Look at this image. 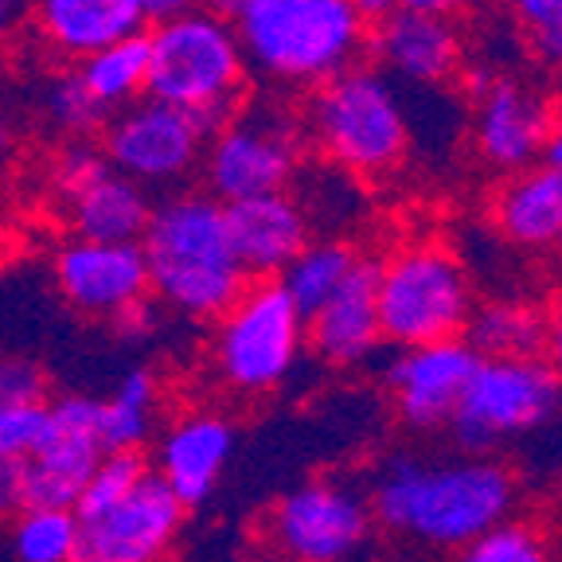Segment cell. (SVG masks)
Segmentation results:
<instances>
[{
	"mask_svg": "<svg viewBox=\"0 0 562 562\" xmlns=\"http://www.w3.org/2000/svg\"><path fill=\"white\" fill-rule=\"evenodd\" d=\"M227 211V235L246 278H273L297 258L308 243V220L297 195L266 192L250 200L223 203Z\"/></svg>",
	"mask_w": 562,
	"mask_h": 562,
	"instance_id": "ac0fdd59",
	"label": "cell"
},
{
	"mask_svg": "<svg viewBox=\"0 0 562 562\" xmlns=\"http://www.w3.org/2000/svg\"><path fill=\"white\" fill-rule=\"evenodd\" d=\"M145 20H165V16H176V12L192 9L195 0H137Z\"/></svg>",
	"mask_w": 562,
	"mask_h": 562,
	"instance_id": "60d3db41",
	"label": "cell"
},
{
	"mask_svg": "<svg viewBox=\"0 0 562 562\" xmlns=\"http://www.w3.org/2000/svg\"><path fill=\"white\" fill-rule=\"evenodd\" d=\"M371 512L351 488L313 481L273 504V543L297 562H344L368 539Z\"/></svg>",
	"mask_w": 562,
	"mask_h": 562,
	"instance_id": "4fadbf2b",
	"label": "cell"
},
{
	"mask_svg": "<svg viewBox=\"0 0 562 562\" xmlns=\"http://www.w3.org/2000/svg\"><path fill=\"white\" fill-rule=\"evenodd\" d=\"M543 351H547V360L559 368L562 375V305L554 308L551 316H547V340H543Z\"/></svg>",
	"mask_w": 562,
	"mask_h": 562,
	"instance_id": "74e56055",
	"label": "cell"
},
{
	"mask_svg": "<svg viewBox=\"0 0 562 562\" xmlns=\"http://www.w3.org/2000/svg\"><path fill=\"white\" fill-rule=\"evenodd\" d=\"M47 403H27V406H0V461L9 457H27L44 430Z\"/></svg>",
	"mask_w": 562,
	"mask_h": 562,
	"instance_id": "836d02e7",
	"label": "cell"
},
{
	"mask_svg": "<svg viewBox=\"0 0 562 562\" xmlns=\"http://www.w3.org/2000/svg\"><path fill=\"white\" fill-rule=\"evenodd\" d=\"M305 125L321 153L351 176L395 172L411 153V117L395 79L360 63L313 87Z\"/></svg>",
	"mask_w": 562,
	"mask_h": 562,
	"instance_id": "5b68a950",
	"label": "cell"
},
{
	"mask_svg": "<svg viewBox=\"0 0 562 562\" xmlns=\"http://www.w3.org/2000/svg\"><path fill=\"white\" fill-rule=\"evenodd\" d=\"M235 449V430L215 414H188L157 446V476L184 501V508H200L223 476V465Z\"/></svg>",
	"mask_w": 562,
	"mask_h": 562,
	"instance_id": "ffe728a7",
	"label": "cell"
},
{
	"mask_svg": "<svg viewBox=\"0 0 562 562\" xmlns=\"http://www.w3.org/2000/svg\"><path fill=\"white\" fill-rule=\"evenodd\" d=\"M24 512V457L0 461V516Z\"/></svg>",
	"mask_w": 562,
	"mask_h": 562,
	"instance_id": "d590c367",
	"label": "cell"
},
{
	"mask_svg": "<svg viewBox=\"0 0 562 562\" xmlns=\"http://www.w3.org/2000/svg\"><path fill=\"white\" fill-rule=\"evenodd\" d=\"M543 160H547V165L562 168V110H554V117H551V133H547Z\"/></svg>",
	"mask_w": 562,
	"mask_h": 562,
	"instance_id": "b9f144b4",
	"label": "cell"
},
{
	"mask_svg": "<svg viewBox=\"0 0 562 562\" xmlns=\"http://www.w3.org/2000/svg\"><path fill=\"white\" fill-rule=\"evenodd\" d=\"M527 47L551 70H562V0H512Z\"/></svg>",
	"mask_w": 562,
	"mask_h": 562,
	"instance_id": "1f68e13d",
	"label": "cell"
},
{
	"mask_svg": "<svg viewBox=\"0 0 562 562\" xmlns=\"http://www.w3.org/2000/svg\"><path fill=\"white\" fill-rule=\"evenodd\" d=\"M27 9H32L27 0H0V44H9Z\"/></svg>",
	"mask_w": 562,
	"mask_h": 562,
	"instance_id": "8d00e7d4",
	"label": "cell"
},
{
	"mask_svg": "<svg viewBox=\"0 0 562 562\" xmlns=\"http://www.w3.org/2000/svg\"><path fill=\"white\" fill-rule=\"evenodd\" d=\"M47 379L44 368L16 351H0V406H27L44 403Z\"/></svg>",
	"mask_w": 562,
	"mask_h": 562,
	"instance_id": "d6a6232c",
	"label": "cell"
},
{
	"mask_svg": "<svg viewBox=\"0 0 562 562\" xmlns=\"http://www.w3.org/2000/svg\"><path fill=\"white\" fill-rule=\"evenodd\" d=\"M356 9H360V16L368 24H375V20H383L386 12L395 9V0H356Z\"/></svg>",
	"mask_w": 562,
	"mask_h": 562,
	"instance_id": "7bdbcfd3",
	"label": "cell"
},
{
	"mask_svg": "<svg viewBox=\"0 0 562 562\" xmlns=\"http://www.w3.org/2000/svg\"><path fill=\"white\" fill-rule=\"evenodd\" d=\"M55 285L70 308L87 316H114L149 297V266L140 243H102L75 235L55 250Z\"/></svg>",
	"mask_w": 562,
	"mask_h": 562,
	"instance_id": "5bb4252c",
	"label": "cell"
},
{
	"mask_svg": "<svg viewBox=\"0 0 562 562\" xmlns=\"http://www.w3.org/2000/svg\"><path fill=\"white\" fill-rule=\"evenodd\" d=\"M461 336L476 356H539L547 340V316L519 301H492L469 313Z\"/></svg>",
	"mask_w": 562,
	"mask_h": 562,
	"instance_id": "cb8c5ba5",
	"label": "cell"
},
{
	"mask_svg": "<svg viewBox=\"0 0 562 562\" xmlns=\"http://www.w3.org/2000/svg\"><path fill=\"white\" fill-rule=\"evenodd\" d=\"M492 220L504 238L527 250L562 243V168L559 165H527L508 172L496 200Z\"/></svg>",
	"mask_w": 562,
	"mask_h": 562,
	"instance_id": "603a6c76",
	"label": "cell"
},
{
	"mask_svg": "<svg viewBox=\"0 0 562 562\" xmlns=\"http://www.w3.org/2000/svg\"><path fill=\"white\" fill-rule=\"evenodd\" d=\"M149 293L192 321H215L246 290V270L227 235V211L215 195L176 192L157 203L140 231Z\"/></svg>",
	"mask_w": 562,
	"mask_h": 562,
	"instance_id": "6da1fadb",
	"label": "cell"
},
{
	"mask_svg": "<svg viewBox=\"0 0 562 562\" xmlns=\"http://www.w3.org/2000/svg\"><path fill=\"white\" fill-rule=\"evenodd\" d=\"M375 262H356L351 273L340 281V290L305 316V340L308 348L333 368H351L363 363L371 351L379 348L383 333H379V308H375Z\"/></svg>",
	"mask_w": 562,
	"mask_h": 562,
	"instance_id": "d6986e66",
	"label": "cell"
},
{
	"mask_svg": "<svg viewBox=\"0 0 562 562\" xmlns=\"http://www.w3.org/2000/svg\"><path fill=\"white\" fill-rule=\"evenodd\" d=\"M562 411V375L543 356H481L449 430L457 446L484 453L501 438L536 430Z\"/></svg>",
	"mask_w": 562,
	"mask_h": 562,
	"instance_id": "9c48e42d",
	"label": "cell"
},
{
	"mask_svg": "<svg viewBox=\"0 0 562 562\" xmlns=\"http://www.w3.org/2000/svg\"><path fill=\"white\" fill-rule=\"evenodd\" d=\"M102 453L98 398L63 395L47 403L44 430L24 457V508H75Z\"/></svg>",
	"mask_w": 562,
	"mask_h": 562,
	"instance_id": "8fae6325",
	"label": "cell"
},
{
	"mask_svg": "<svg viewBox=\"0 0 562 562\" xmlns=\"http://www.w3.org/2000/svg\"><path fill=\"white\" fill-rule=\"evenodd\" d=\"M145 476H149V461H145L140 449H105V453L98 457L94 473L82 484L79 501H75V516L87 519V516H94V512L110 508V504L125 501Z\"/></svg>",
	"mask_w": 562,
	"mask_h": 562,
	"instance_id": "f1b7e54d",
	"label": "cell"
},
{
	"mask_svg": "<svg viewBox=\"0 0 562 562\" xmlns=\"http://www.w3.org/2000/svg\"><path fill=\"white\" fill-rule=\"evenodd\" d=\"M44 117L52 122V130L67 133V137H87L102 125L105 110L94 102V94L87 90V82L75 75H59V79L47 82L44 90Z\"/></svg>",
	"mask_w": 562,
	"mask_h": 562,
	"instance_id": "f546056e",
	"label": "cell"
},
{
	"mask_svg": "<svg viewBox=\"0 0 562 562\" xmlns=\"http://www.w3.org/2000/svg\"><path fill=\"white\" fill-rule=\"evenodd\" d=\"M149 98L188 110L207 137L235 114L246 90V55L231 16L215 9H184L157 20L149 35Z\"/></svg>",
	"mask_w": 562,
	"mask_h": 562,
	"instance_id": "277c9868",
	"label": "cell"
},
{
	"mask_svg": "<svg viewBox=\"0 0 562 562\" xmlns=\"http://www.w3.org/2000/svg\"><path fill=\"white\" fill-rule=\"evenodd\" d=\"M153 414H157V379H153V371H125L114 395L98 398L102 449H140L153 434Z\"/></svg>",
	"mask_w": 562,
	"mask_h": 562,
	"instance_id": "4316f807",
	"label": "cell"
},
{
	"mask_svg": "<svg viewBox=\"0 0 562 562\" xmlns=\"http://www.w3.org/2000/svg\"><path fill=\"white\" fill-rule=\"evenodd\" d=\"M184 501L149 473L125 501L79 519L75 562H160L184 527Z\"/></svg>",
	"mask_w": 562,
	"mask_h": 562,
	"instance_id": "7c38bea8",
	"label": "cell"
},
{
	"mask_svg": "<svg viewBox=\"0 0 562 562\" xmlns=\"http://www.w3.org/2000/svg\"><path fill=\"white\" fill-rule=\"evenodd\" d=\"M207 130L188 110L145 98L117 110L102 130V157L145 188H172L200 168Z\"/></svg>",
	"mask_w": 562,
	"mask_h": 562,
	"instance_id": "30bf717a",
	"label": "cell"
},
{
	"mask_svg": "<svg viewBox=\"0 0 562 562\" xmlns=\"http://www.w3.org/2000/svg\"><path fill=\"white\" fill-rule=\"evenodd\" d=\"M461 562H547L543 539L524 524H496L473 543H465Z\"/></svg>",
	"mask_w": 562,
	"mask_h": 562,
	"instance_id": "4dcf8cb0",
	"label": "cell"
},
{
	"mask_svg": "<svg viewBox=\"0 0 562 562\" xmlns=\"http://www.w3.org/2000/svg\"><path fill=\"white\" fill-rule=\"evenodd\" d=\"M368 47L386 75L411 87H441L461 63V32L453 27V16L391 9L383 20L368 24Z\"/></svg>",
	"mask_w": 562,
	"mask_h": 562,
	"instance_id": "e0dca14e",
	"label": "cell"
},
{
	"mask_svg": "<svg viewBox=\"0 0 562 562\" xmlns=\"http://www.w3.org/2000/svg\"><path fill=\"white\" fill-rule=\"evenodd\" d=\"M110 321H114V333L122 340H140V336H149L157 328V308H153L149 297H140L133 305H125L122 313H114Z\"/></svg>",
	"mask_w": 562,
	"mask_h": 562,
	"instance_id": "e575fe53",
	"label": "cell"
},
{
	"mask_svg": "<svg viewBox=\"0 0 562 562\" xmlns=\"http://www.w3.org/2000/svg\"><path fill=\"white\" fill-rule=\"evenodd\" d=\"M375 308L383 340L398 348L453 340L473 313L465 270L446 246L418 243L379 266Z\"/></svg>",
	"mask_w": 562,
	"mask_h": 562,
	"instance_id": "52a82bcc",
	"label": "cell"
},
{
	"mask_svg": "<svg viewBox=\"0 0 562 562\" xmlns=\"http://www.w3.org/2000/svg\"><path fill=\"white\" fill-rule=\"evenodd\" d=\"M40 40L63 59H87L102 47L140 35L145 12L137 0H35Z\"/></svg>",
	"mask_w": 562,
	"mask_h": 562,
	"instance_id": "44dd1931",
	"label": "cell"
},
{
	"mask_svg": "<svg viewBox=\"0 0 562 562\" xmlns=\"http://www.w3.org/2000/svg\"><path fill=\"white\" fill-rule=\"evenodd\" d=\"M12 153H16V117L4 102H0V168L9 165Z\"/></svg>",
	"mask_w": 562,
	"mask_h": 562,
	"instance_id": "ab89813d",
	"label": "cell"
},
{
	"mask_svg": "<svg viewBox=\"0 0 562 562\" xmlns=\"http://www.w3.org/2000/svg\"><path fill=\"white\" fill-rule=\"evenodd\" d=\"M79 79L87 82V90L105 114L137 102L145 94V82H149V44H145V35H130V40H117V44L87 55L79 67Z\"/></svg>",
	"mask_w": 562,
	"mask_h": 562,
	"instance_id": "d4e9b609",
	"label": "cell"
},
{
	"mask_svg": "<svg viewBox=\"0 0 562 562\" xmlns=\"http://www.w3.org/2000/svg\"><path fill=\"white\" fill-rule=\"evenodd\" d=\"M79 516L75 508H24L12 524V559L16 562H75Z\"/></svg>",
	"mask_w": 562,
	"mask_h": 562,
	"instance_id": "83f0119b",
	"label": "cell"
},
{
	"mask_svg": "<svg viewBox=\"0 0 562 562\" xmlns=\"http://www.w3.org/2000/svg\"><path fill=\"white\" fill-rule=\"evenodd\" d=\"M512 476L496 461H395L375 484V504L386 527L434 547H465L512 508Z\"/></svg>",
	"mask_w": 562,
	"mask_h": 562,
	"instance_id": "3957f363",
	"label": "cell"
},
{
	"mask_svg": "<svg viewBox=\"0 0 562 562\" xmlns=\"http://www.w3.org/2000/svg\"><path fill=\"white\" fill-rule=\"evenodd\" d=\"M223 4H227V0H223Z\"/></svg>",
	"mask_w": 562,
	"mask_h": 562,
	"instance_id": "ee69618b",
	"label": "cell"
},
{
	"mask_svg": "<svg viewBox=\"0 0 562 562\" xmlns=\"http://www.w3.org/2000/svg\"><path fill=\"white\" fill-rule=\"evenodd\" d=\"M551 102L519 79H492L476 94V153L501 172H519L543 157L551 133Z\"/></svg>",
	"mask_w": 562,
	"mask_h": 562,
	"instance_id": "2e32d148",
	"label": "cell"
},
{
	"mask_svg": "<svg viewBox=\"0 0 562 562\" xmlns=\"http://www.w3.org/2000/svg\"><path fill=\"white\" fill-rule=\"evenodd\" d=\"M211 360L227 386L262 395L290 379L305 348V316L281 281L258 278L220 316Z\"/></svg>",
	"mask_w": 562,
	"mask_h": 562,
	"instance_id": "ba28073f",
	"label": "cell"
},
{
	"mask_svg": "<svg viewBox=\"0 0 562 562\" xmlns=\"http://www.w3.org/2000/svg\"><path fill=\"white\" fill-rule=\"evenodd\" d=\"M246 67L262 82L313 90L368 47L356 0H227Z\"/></svg>",
	"mask_w": 562,
	"mask_h": 562,
	"instance_id": "7a4b0ae2",
	"label": "cell"
},
{
	"mask_svg": "<svg viewBox=\"0 0 562 562\" xmlns=\"http://www.w3.org/2000/svg\"><path fill=\"white\" fill-rule=\"evenodd\" d=\"M203 180L220 203L285 192L301 172V122L278 98L238 102L203 145Z\"/></svg>",
	"mask_w": 562,
	"mask_h": 562,
	"instance_id": "8992f818",
	"label": "cell"
},
{
	"mask_svg": "<svg viewBox=\"0 0 562 562\" xmlns=\"http://www.w3.org/2000/svg\"><path fill=\"white\" fill-rule=\"evenodd\" d=\"M465 0H395V9L406 12H426V16H453Z\"/></svg>",
	"mask_w": 562,
	"mask_h": 562,
	"instance_id": "f35d334b",
	"label": "cell"
},
{
	"mask_svg": "<svg viewBox=\"0 0 562 562\" xmlns=\"http://www.w3.org/2000/svg\"><path fill=\"white\" fill-rule=\"evenodd\" d=\"M63 203L75 235L102 238V243H140V231L153 215L149 188L110 168V160L79 188H70Z\"/></svg>",
	"mask_w": 562,
	"mask_h": 562,
	"instance_id": "7402d4cb",
	"label": "cell"
},
{
	"mask_svg": "<svg viewBox=\"0 0 562 562\" xmlns=\"http://www.w3.org/2000/svg\"><path fill=\"white\" fill-rule=\"evenodd\" d=\"M476 360L481 356L469 348L465 336H453V340L406 348L403 356L386 363V383L395 391L398 414L406 426H414V430L449 426Z\"/></svg>",
	"mask_w": 562,
	"mask_h": 562,
	"instance_id": "9a60e30c",
	"label": "cell"
},
{
	"mask_svg": "<svg viewBox=\"0 0 562 562\" xmlns=\"http://www.w3.org/2000/svg\"><path fill=\"white\" fill-rule=\"evenodd\" d=\"M360 262V255L340 238H321V243H305L297 250L285 270H281V290L290 293L293 305L301 308V316H313L325 305L340 281L351 273V266Z\"/></svg>",
	"mask_w": 562,
	"mask_h": 562,
	"instance_id": "484cf974",
	"label": "cell"
}]
</instances>
